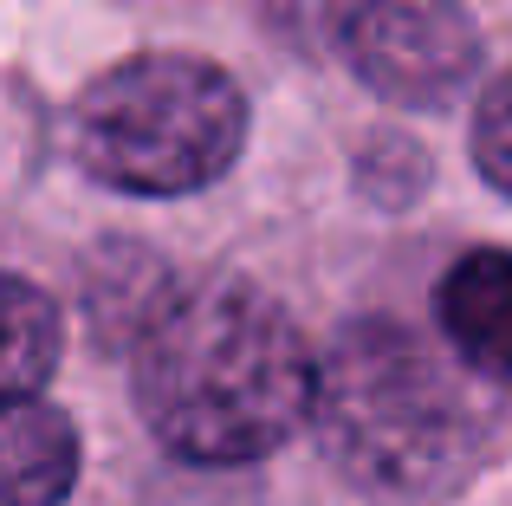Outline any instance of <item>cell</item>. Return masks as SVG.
I'll list each match as a JSON object with an SVG mask.
<instances>
[{
	"mask_svg": "<svg viewBox=\"0 0 512 506\" xmlns=\"http://www.w3.org/2000/svg\"><path fill=\"white\" fill-rule=\"evenodd\" d=\"M344 59L376 98L448 111L480 78L487 39L461 0H357L344 20Z\"/></svg>",
	"mask_w": 512,
	"mask_h": 506,
	"instance_id": "277c9868",
	"label": "cell"
},
{
	"mask_svg": "<svg viewBox=\"0 0 512 506\" xmlns=\"http://www.w3.org/2000/svg\"><path fill=\"white\" fill-rule=\"evenodd\" d=\"M59 370V305L20 273H0V396H26Z\"/></svg>",
	"mask_w": 512,
	"mask_h": 506,
	"instance_id": "52a82bcc",
	"label": "cell"
},
{
	"mask_svg": "<svg viewBox=\"0 0 512 506\" xmlns=\"http://www.w3.org/2000/svg\"><path fill=\"white\" fill-rule=\"evenodd\" d=\"M137 409L175 461H266L305 429L312 344L286 305L247 279L188 286L137 338Z\"/></svg>",
	"mask_w": 512,
	"mask_h": 506,
	"instance_id": "6da1fadb",
	"label": "cell"
},
{
	"mask_svg": "<svg viewBox=\"0 0 512 506\" xmlns=\"http://www.w3.org/2000/svg\"><path fill=\"white\" fill-rule=\"evenodd\" d=\"M247 150V91L195 52H137L91 78L72 111V156L117 195H195Z\"/></svg>",
	"mask_w": 512,
	"mask_h": 506,
	"instance_id": "3957f363",
	"label": "cell"
},
{
	"mask_svg": "<svg viewBox=\"0 0 512 506\" xmlns=\"http://www.w3.org/2000/svg\"><path fill=\"white\" fill-rule=\"evenodd\" d=\"M305 422L331 468L383 500L448 494L487 455L480 396L396 318H357L312 357Z\"/></svg>",
	"mask_w": 512,
	"mask_h": 506,
	"instance_id": "7a4b0ae2",
	"label": "cell"
},
{
	"mask_svg": "<svg viewBox=\"0 0 512 506\" xmlns=\"http://www.w3.org/2000/svg\"><path fill=\"white\" fill-rule=\"evenodd\" d=\"M435 318H441V338L454 344L474 377L506 383L512 370V266L500 247H474L467 260L448 266L435 292Z\"/></svg>",
	"mask_w": 512,
	"mask_h": 506,
	"instance_id": "5b68a950",
	"label": "cell"
},
{
	"mask_svg": "<svg viewBox=\"0 0 512 506\" xmlns=\"http://www.w3.org/2000/svg\"><path fill=\"white\" fill-rule=\"evenodd\" d=\"M474 163L493 195L512 189V85L506 78H480L474 98Z\"/></svg>",
	"mask_w": 512,
	"mask_h": 506,
	"instance_id": "ba28073f",
	"label": "cell"
},
{
	"mask_svg": "<svg viewBox=\"0 0 512 506\" xmlns=\"http://www.w3.org/2000/svg\"><path fill=\"white\" fill-rule=\"evenodd\" d=\"M78 481V429L46 396H0V506H65Z\"/></svg>",
	"mask_w": 512,
	"mask_h": 506,
	"instance_id": "8992f818",
	"label": "cell"
}]
</instances>
